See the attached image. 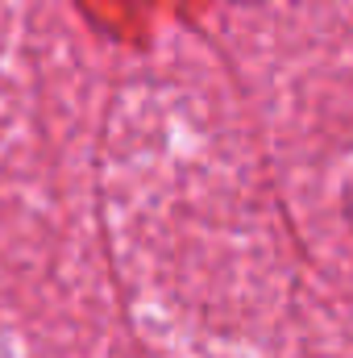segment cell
Listing matches in <instances>:
<instances>
[{
	"label": "cell",
	"instance_id": "1",
	"mask_svg": "<svg viewBox=\"0 0 353 358\" xmlns=\"http://www.w3.org/2000/svg\"><path fill=\"white\" fill-rule=\"evenodd\" d=\"M345 217H350V225H353V183L345 187Z\"/></svg>",
	"mask_w": 353,
	"mask_h": 358
}]
</instances>
